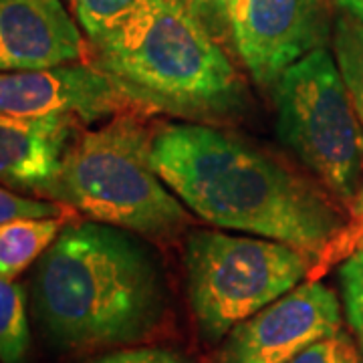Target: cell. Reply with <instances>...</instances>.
Wrapping results in <instances>:
<instances>
[{
    "mask_svg": "<svg viewBox=\"0 0 363 363\" xmlns=\"http://www.w3.org/2000/svg\"><path fill=\"white\" fill-rule=\"evenodd\" d=\"M350 210V222H347L345 230L333 242V247L327 250V255L317 264V269H315L313 274H319L327 267H331L333 262H337L341 259H347L353 252L363 250V184L362 188H359V192H357V196H355V200L351 202Z\"/></svg>",
    "mask_w": 363,
    "mask_h": 363,
    "instance_id": "e0dca14e",
    "label": "cell"
},
{
    "mask_svg": "<svg viewBox=\"0 0 363 363\" xmlns=\"http://www.w3.org/2000/svg\"><path fill=\"white\" fill-rule=\"evenodd\" d=\"M28 343L25 289L0 277V363H25Z\"/></svg>",
    "mask_w": 363,
    "mask_h": 363,
    "instance_id": "5bb4252c",
    "label": "cell"
},
{
    "mask_svg": "<svg viewBox=\"0 0 363 363\" xmlns=\"http://www.w3.org/2000/svg\"><path fill=\"white\" fill-rule=\"evenodd\" d=\"M274 130L325 188L351 206L363 184V123L335 57L317 49L274 83Z\"/></svg>",
    "mask_w": 363,
    "mask_h": 363,
    "instance_id": "8992f818",
    "label": "cell"
},
{
    "mask_svg": "<svg viewBox=\"0 0 363 363\" xmlns=\"http://www.w3.org/2000/svg\"><path fill=\"white\" fill-rule=\"evenodd\" d=\"M95 363H186L178 353L162 347H138L109 353Z\"/></svg>",
    "mask_w": 363,
    "mask_h": 363,
    "instance_id": "44dd1931",
    "label": "cell"
},
{
    "mask_svg": "<svg viewBox=\"0 0 363 363\" xmlns=\"http://www.w3.org/2000/svg\"><path fill=\"white\" fill-rule=\"evenodd\" d=\"M130 105L111 79L89 61L35 71H0V113L69 116L89 123L130 111Z\"/></svg>",
    "mask_w": 363,
    "mask_h": 363,
    "instance_id": "9c48e42d",
    "label": "cell"
},
{
    "mask_svg": "<svg viewBox=\"0 0 363 363\" xmlns=\"http://www.w3.org/2000/svg\"><path fill=\"white\" fill-rule=\"evenodd\" d=\"M339 331L337 295L309 281L236 325L222 345L220 363H291L309 345Z\"/></svg>",
    "mask_w": 363,
    "mask_h": 363,
    "instance_id": "ba28073f",
    "label": "cell"
},
{
    "mask_svg": "<svg viewBox=\"0 0 363 363\" xmlns=\"http://www.w3.org/2000/svg\"><path fill=\"white\" fill-rule=\"evenodd\" d=\"M87 40L97 39L123 23L145 0H65Z\"/></svg>",
    "mask_w": 363,
    "mask_h": 363,
    "instance_id": "9a60e30c",
    "label": "cell"
},
{
    "mask_svg": "<svg viewBox=\"0 0 363 363\" xmlns=\"http://www.w3.org/2000/svg\"><path fill=\"white\" fill-rule=\"evenodd\" d=\"M61 228L63 218H26L0 224V277L14 279L40 259Z\"/></svg>",
    "mask_w": 363,
    "mask_h": 363,
    "instance_id": "7c38bea8",
    "label": "cell"
},
{
    "mask_svg": "<svg viewBox=\"0 0 363 363\" xmlns=\"http://www.w3.org/2000/svg\"><path fill=\"white\" fill-rule=\"evenodd\" d=\"M152 140L131 111L77 135L61 162L51 198L93 222L150 238L180 234L190 216L152 164Z\"/></svg>",
    "mask_w": 363,
    "mask_h": 363,
    "instance_id": "277c9868",
    "label": "cell"
},
{
    "mask_svg": "<svg viewBox=\"0 0 363 363\" xmlns=\"http://www.w3.org/2000/svg\"><path fill=\"white\" fill-rule=\"evenodd\" d=\"M331 0H240L233 21L234 51L260 87H274L291 65L333 40Z\"/></svg>",
    "mask_w": 363,
    "mask_h": 363,
    "instance_id": "52a82bcc",
    "label": "cell"
},
{
    "mask_svg": "<svg viewBox=\"0 0 363 363\" xmlns=\"http://www.w3.org/2000/svg\"><path fill=\"white\" fill-rule=\"evenodd\" d=\"M317 260L285 242L196 230L186 242L188 297L200 333L216 343L307 277Z\"/></svg>",
    "mask_w": 363,
    "mask_h": 363,
    "instance_id": "5b68a950",
    "label": "cell"
},
{
    "mask_svg": "<svg viewBox=\"0 0 363 363\" xmlns=\"http://www.w3.org/2000/svg\"><path fill=\"white\" fill-rule=\"evenodd\" d=\"M77 121L69 116L0 113V182L51 196Z\"/></svg>",
    "mask_w": 363,
    "mask_h": 363,
    "instance_id": "8fae6325",
    "label": "cell"
},
{
    "mask_svg": "<svg viewBox=\"0 0 363 363\" xmlns=\"http://www.w3.org/2000/svg\"><path fill=\"white\" fill-rule=\"evenodd\" d=\"M333 57L351 104L363 123V23L350 13L337 14L333 28Z\"/></svg>",
    "mask_w": 363,
    "mask_h": 363,
    "instance_id": "4fadbf2b",
    "label": "cell"
},
{
    "mask_svg": "<svg viewBox=\"0 0 363 363\" xmlns=\"http://www.w3.org/2000/svg\"><path fill=\"white\" fill-rule=\"evenodd\" d=\"M210 35H230L240 0H182Z\"/></svg>",
    "mask_w": 363,
    "mask_h": 363,
    "instance_id": "ffe728a7",
    "label": "cell"
},
{
    "mask_svg": "<svg viewBox=\"0 0 363 363\" xmlns=\"http://www.w3.org/2000/svg\"><path fill=\"white\" fill-rule=\"evenodd\" d=\"M87 43V61L133 109L204 125L247 113L250 99L240 73L182 0H145Z\"/></svg>",
    "mask_w": 363,
    "mask_h": 363,
    "instance_id": "3957f363",
    "label": "cell"
},
{
    "mask_svg": "<svg viewBox=\"0 0 363 363\" xmlns=\"http://www.w3.org/2000/svg\"><path fill=\"white\" fill-rule=\"evenodd\" d=\"M291 363H363V357L353 339L339 331L309 345Z\"/></svg>",
    "mask_w": 363,
    "mask_h": 363,
    "instance_id": "d6986e66",
    "label": "cell"
},
{
    "mask_svg": "<svg viewBox=\"0 0 363 363\" xmlns=\"http://www.w3.org/2000/svg\"><path fill=\"white\" fill-rule=\"evenodd\" d=\"M89 43L63 0H0V71L87 61Z\"/></svg>",
    "mask_w": 363,
    "mask_h": 363,
    "instance_id": "30bf717a",
    "label": "cell"
},
{
    "mask_svg": "<svg viewBox=\"0 0 363 363\" xmlns=\"http://www.w3.org/2000/svg\"><path fill=\"white\" fill-rule=\"evenodd\" d=\"M35 309L61 347L123 345L160 325L166 289L156 257L140 238L83 222L67 226L40 257Z\"/></svg>",
    "mask_w": 363,
    "mask_h": 363,
    "instance_id": "7a4b0ae2",
    "label": "cell"
},
{
    "mask_svg": "<svg viewBox=\"0 0 363 363\" xmlns=\"http://www.w3.org/2000/svg\"><path fill=\"white\" fill-rule=\"evenodd\" d=\"M152 164L200 218L285 242L311 255L317 264L350 222L325 188L240 135L212 125L157 128Z\"/></svg>",
    "mask_w": 363,
    "mask_h": 363,
    "instance_id": "6da1fadb",
    "label": "cell"
},
{
    "mask_svg": "<svg viewBox=\"0 0 363 363\" xmlns=\"http://www.w3.org/2000/svg\"><path fill=\"white\" fill-rule=\"evenodd\" d=\"M71 212L55 202H40L0 188V224L26 218H67Z\"/></svg>",
    "mask_w": 363,
    "mask_h": 363,
    "instance_id": "ac0fdd59",
    "label": "cell"
},
{
    "mask_svg": "<svg viewBox=\"0 0 363 363\" xmlns=\"http://www.w3.org/2000/svg\"><path fill=\"white\" fill-rule=\"evenodd\" d=\"M339 11L350 13L351 16L359 18L363 23V0H331Z\"/></svg>",
    "mask_w": 363,
    "mask_h": 363,
    "instance_id": "7402d4cb",
    "label": "cell"
},
{
    "mask_svg": "<svg viewBox=\"0 0 363 363\" xmlns=\"http://www.w3.org/2000/svg\"><path fill=\"white\" fill-rule=\"evenodd\" d=\"M339 281L347 321L363 347V250L345 259L339 269Z\"/></svg>",
    "mask_w": 363,
    "mask_h": 363,
    "instance_id": "2e32d148",
    "label": "cell"
}]
</instances>
